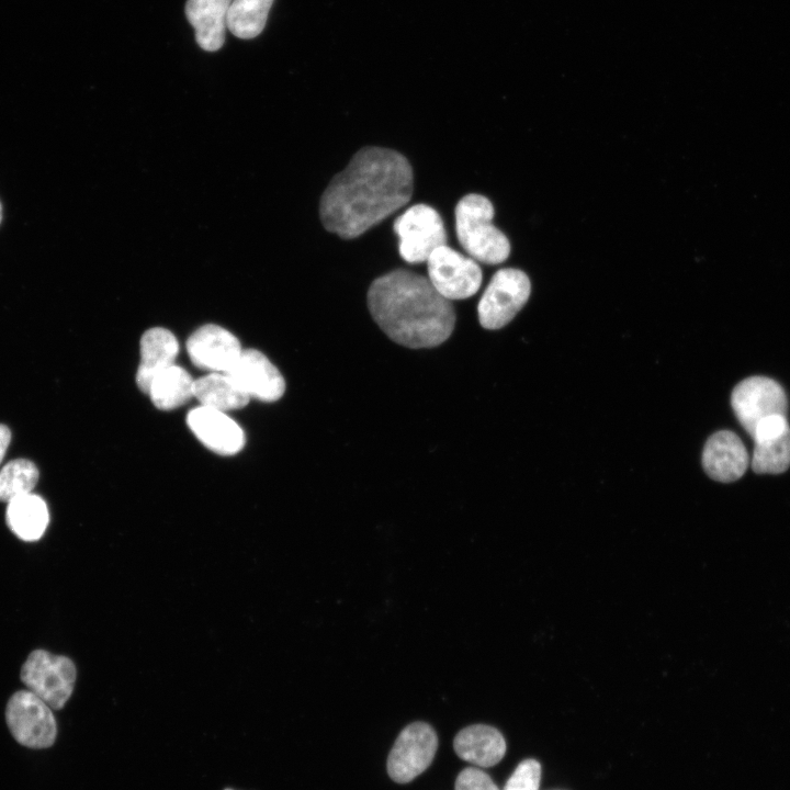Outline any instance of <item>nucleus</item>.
Here are the masks:
<instances>
[{
    "instance_id": "5701e85b",
    "label": "nucleus",
    "mask_w": 790,
    "mask_h": 790,
    "mask_svg": "<svg viewBox=\"0 0 790 790\" xmlns=\"http://www.w3.org/2000/svg\"><path fill=\"white\" fill-rule=\"evenodd\" d=\"M38 481L36 465L26 459H16L0 470V501L10 503L32 493Z\"/></svg>"
},
{
    "instance_id": "1a4fd4ad",
    "label": "nucleus",
    "mask_w": 790,
    "mask_h": 790,
    "mask_svg": "<svg viewBox=\"0 0 790 790\" xmlns=\"http://www.w3.org/2000/svg\"><path fill=\"white\" fill-rule=\"evenodd\" d=\"M731 405L742 427L752 437L758 422L786 416L788 399L782 386L767 376H751L740 382L731 395Z\"/></svg>"
},
{
    "instance_id": "2eb2a0df",
    "label": "nucleus",
    "mask_w": 790,
    "mask_h": 790,
    "mask_svg": "<svg viewBox=\"0 0 790 790\" xmlns=\"http://www.w3.org/2000/svg\"><path fill=\"white\" fill-rule=\"evenodd\" d=\"M749 458L742 440L731 430L712 435L704 444L702 465L714 481L731 483L743 476Z\"/></svg>"
},
{
    "instance_id": "6e6552de",
    "label": "nucleus",
    "mask_w": 790,
    "mask_h": 790,
    "mask_svg": "<svg viewBox=\"0 0 790 790\" xmlns=\"http://www.w3.org/2000/svg\"><path fill=\"white\" fill-rule=\"evenodd\" d=\"M428 279L447 300H464L481 287L483 274L478 263L444 245L427 259Z\"/></svg>"
},
{
    "instance_id": "dca6fc26",
    "label": "nucleus",
    "mask_w": 790,
    "mask_h": 790,
    "mask_svg": "<svg viewBox=\"0 0 790 790\" xmlns=\"http://www.w3.org/2000/svg\"><path fill=\"white\" fill-rule=\"evenodd\" d=\"M179 342L174 335L161 327L146 330L140 339V362L136 373L138 388L148 395L153 380L174 364Z\"/></svg>"
},
{
    "instance_id": "4468645a",
    "label": "nucleus",
    "mask_w": 790,
    "mask_h": 790,
    "mask_svg": "<svg viewBox=\"0 0 790 790\" xmlns=\"http://www.w3.org/2000/svg\"><path fill=\"white\" fill-rule=\"evenodd\" d=\"M187 424L195 437L211 451L233 455L245 445V433L224 411L199 406L191 409Z\"/></svg>"
},
{
    "instance_id": "20e7f679",
    "label": "nucleus",
    "mask_w": 790,
    "mask_h": 790,
    "mask_svg": "<svg viewBox=\"0 0 790 790\" xmlns=\"http://www.w3.org/2000/svg\"><path fill=\"white\" fill-rule=\"evenodd\" d=\"M74 662L45 650L33 651L21 668V680L53 710H60L70 698L76 682Z\"/></svg>"
},
{
    "instance_id": "f8f14e48",
    "label": "nucleus",
    "mask_w": 790,
    "mask_h": 790,
    "mask_svg": "<svg viewBox=\"0 0 790 790\" xmlns=\"http://www.w3.org/2000/svg\"><path fill=\"white\" fill-rule=\"evenodd\" d=\"M239 340L225 328L208 324L195 330L187 341L192 363L205 371L225 373L241 352Z\"/></svg>"
},
{
    "instance_id": "cd10ccee",
    "label": "nucleus",
    "mask_w": 790,
    "mask_h": 790,
    "mask_svg": "<svg viewBox=\"0 0 790 790\" xmlns=\"http://www.w3.org/2000/svg\"><path fill=\"white\" fill-rule=\"evenodd\" d=\"M226 790H233V789H226Z\"/></svg>"
},
{
    "instance_id": "a211bd4d",
    "label": "nucleus",
    "mask_w": 790,
    "mask_h": 790,
    "mask_svg": "<svg viewBox=\"0 0 790 790\" xmlns=\"http://www.w3.org/2000/svg\"><path fill=\"white\" fill-rule=\"evenodd\" d=\"M453 747L460 758L478 767L496 765L506 753V742L501 733L485 724H474L461 730L454 737Z\"/></svg>"
},
{
    "instance_id": "b1692460",
    "label": "nucleus",
    "mask_w": 790,
    "mask_h": 790,
    "mask_svg": "<svg viewBox=\"0 0 790 790\" xmlns=\"http://www.w3.org/2000/svg\"><path fill=\"white\" fill-rule=\"evenodd\" d=\"M541 780V765L535 759L521 761L507 780L504 790H538Z\"/></svg>"
},
{
    "instance_id": "423d86ee",
    "label": "nucleus",
    "mask_w": 790,
    "mask_h": 790,
    "mask_svg": "<svg viewBox=\"0 0 790 790\" xmlns=\"http://www.w3.org/2000/svg\"><path fill=\"white\" fill-rule=\"evenodd\" d=\"M393 229L398 237L399 255L408 263L426 262L437 248L447 245L440 214L424 203L408 207L396 217Z\"/></svg>"
},
{
    "instance_id": "6ab92c4d",
    "label": "nucleus",
    "mask_w": 790,
    "mask_h": 790,
    "mask_svg": "<svg viewBox=\"0 0 790 790\" xmlns=\"http://www.w3.org/2000/svg\"><path fill=\"white\" fill-rule=\"evenodd\" d=\"M5 521L21 540L36 541L44 534L49 522L47 505L38 495H23L8 503Z\"/></svg>"
},
{
    "instance_id": "aec40b11",
    "label": "nucleus",
    "mask_w": 790,
    "mask_h": 790,
    "mask_svg": "<svg viewBox=\"0 0 790 790\" xmlns=\"http://www.w3.org/2000/svg\"><path fill=\"white\" fill-rule=\"evenodd\" d=\"M193 395L201 406L219 411L245 407L250 397L225 373L211 372L194 380Z\"/></svg>"
},
{
    "instance_id": "412c9836",
    "label": "nucleus",
    "mask_w": 790,
    "mask_h": 790,
    "mask_svg": "<svg viewBox=\"0 0 790 790\" xmlns=\"http://www.w3.org/2000/svg\"><path fill=\"white\" fill-rule=\"evenodd\" d=\"M193 386V377L184 369L173 364L153 380L148 395L158 409L172 410L194 396Z\"/></svg>"
},
{
    "instance_id": "f257e3e1",
    "label": "nucleus",
    "mask_w": 790,
    "mask_h": 790,
    "mask_svg": "<svg viewBox=\"0 0 790 790\" xmlns=\"http://www.w3.org/2000/svg\"><path fill=\"white\" fill-rule=\"evenodd\" d=\"M413 190V168L404 155L366 146L325 189L319 218L327 232L357 238L406 205Z\"/></svg>"
},
{
    "instance_id": "f3484780",
    "label": "nucleus",
    "mask_w": 790,
    "mask_h": 790,
    "mask_svg": "<svg viewBox=\"0 0 790 790\" xmlns=\"http://www.w3.org/2000/svg\"><path fill=\"white\" fill-rule=\"evenodd\" d=\"M230 2L232 0L187 1L185 15L195 30V40L202 49L215 52L223 46Z\"/></svg>"
},
{
    "instance_id": "f03ea898",
    "label": "nucleus",
    "mask_w": 790,
    "mask_h": 790,
    "mask_svg": "<svg viewBox=\"0 0 790 790\" xmlns=\"http://www.w3.org/2000/svg\"><path fill=\"white\" fill-rule=\"evenodd\" d=\"M369 311L386 336L407 348H433L455 325L452 303L428 278L396 269L376 278L368 291Z\"/></svg>"
},
{
    "instance_id": "39448f33",
    "label": "nucleus",
    "mask_w": 790,
    "mask_h": 790,
    "mask_svg": "<svg viewBox=\"0 0 790 790\" xmlns=\"http://www.w3.org/2000/svg\"><path fill=\"white\" fill-rule=\"evenodd\" d=\"M53 709L30 690L14 692L5 707V722L14 740L32 749L53 746L57 723Z\"/></svg>"
},
{
    "instance_id": "7ed1b4c3",
    "label": "nucleus",
    "mask_w": 790,
    "mask_h": 790,
    "mask_svg": "<svg viewBox=\"0 0 790 790\" xmlns=\"http://www.w3.org/2000/svg\"><path fill=\"white\" fill-rule=\"evenodd\" d=\"M455 233L469 257L486 264L507 260L510 244L506 235L493 224L494 206L484 195H464L454 210Z\"/></svg>"
},
{
    "instance_id": "ddd939ff",
    "label": "nucleus",
    "mask_w": 790,
    "mask_h": 790,
    "mask_svg": "<svg viewBox=\"0 0 790 790\" xmlns=\"http://www.w3.org/2000/svg\"><path fill=\"white\" fill-rule=\"evenodd\" d=\"M752 469L758 474H779L790 466V426L783 415L763 419L752 436Z\"/></svg>"
},
{
    "instance_id": "9d476101",
    "label": "nucleus",
    "mask_w": 790,
    "mask_h": 790,
    "mask_svg": "<svg viewBox=\"0 0 790 790\" xmlns=\"http://www.w3.org/2000/svg\"><path fill=\"white\" fill-rule=\"evenodd\" d=\"M437 748V734L428 723L414 722L407 725L390 752V777L398 783L411 781L429 767Z\"/></svg>"
},
{
    "instance_id": "393cba45",
    "label": "nucleus",
    "mask_w": 790,
    "mask_h": 790,
    "mask_svg": "<svg viewBox=\"0 0 790 790\" xmlns=\"http://www.w3.org/2000/svg\"><path fill=\"white\" fill-rule=\"evenodd\" d=\"M455 790H499L493 779L475 767L463 769L456 780Z\"/></svg>"
},
{
    "instance_id": "0eeeda50",
    "label": "nucleus",
    "mask_w": 790,
    "mask_h": 790,
    "mask_svg": "<svg viewBox=\"0 0 790 790\" xmlns=\"http://www.w3.org/2000/svg\"><path fill=\"white\" fill-rule=\"evenodd\" d=\"M531 283L518 269L498 270L485 289L478 305V320L483 328L499 329L507 325L527 303Z\"/></svg>"
},
{
    "instance_id": "a878e982",
    "label": "nucleus",
    "mask_w": 790,
    "mask_h": 790,
    "mask_svg": "<svg viewBox=\"0 0 790 790\" xmlns=\"http://www.w3.org/2000/svg\"><path fill=\"white\" fill-rule=\"evenodd\" d=\"M10 440H11L10 429L5 425L0 424V463L7 452Z\"/></svg>"
},
{
    "instance_id": "4be33fe9",
    "label": "nucleus",
    "mask_w": 790,
    "mask_h": 790,
    "mask_svg": "<svg viewBox=\"0 0 790 790\" xmlns=\"http://www.w3.org/2000/svg\"><path fill=\"white\" fill-rule=\"evenodd\" d=\"M273 0H232L227 27L239 38L250 40L264 29Z\"/></svg>"
},
{
    "instance_id": "bb28decb",
    "label": "nucleus",
    "mask_w": 790,
    "mask_h": 790,
    "mask_svg": "<svg viewBox=\"0 0 790 790\" xmlns=\"http://www.w3.org/2000/svg\"><path fill=\"white\" fill-rule=\"evenodd\" d=\"M1 218H2V207H1V203H0V222H1Z\"/></svg>"
},
{
    "instance_id": "9b49d317",
    "label": "nucleus",
    "mask_w": 790,
    "mask_h": 790,
    "mask_svg": "<svg viewBox=\"0 0 790 790\" xmlns=\"http://www.w3.org/2000/svg\"><path fill=\"white\" fill-rule=\"evenodd\" d=\"M225 374L250 398L261 402H275L285 392V381L278 368L255 349L241 350Z\"/></svg>"
}]
</instances>
